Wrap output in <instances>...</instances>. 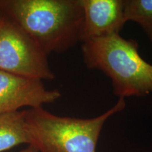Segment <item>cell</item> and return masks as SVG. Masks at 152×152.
I'll list each match as a JSON object with an SVG mask.
<instances>
[{"mask_svg":"<svg viewBox=\"0 0 152 152\" xmlns=\"http://www.w3.org/2000/svg\"><path fill=\"white\" fill-rule=\"evenodd\" d=\"M58 90H48L42 81L0 71V115L24 107H42L61 98Z\"/></svg>","mask_w":152,"mask_h":152,"instance_id":"obj_5","label":"cell"},{"mask_svg":"<svg viewBox=\"0 0 152 152\" xmlns=\"http://www.w3.org/2000/svg\"><path fill=\"white\" fill-rule=\"evenodd\" d=\"M19 152H39V151H38V150L36 149L35 147H34L33 146L28 145V147L27 148L21 150V151H20Z\"/></svg>","mask_w":152,"mask_h":152,"instance_id":"obj_9","label":"cell"},{"mask_svg":"<svg viewBox=\"0 0 152 152\" xmlns=\"http://www.w3.org/2000/svg\"><path fill=\"white\" fill-rule=\"evenodd\" d=\"M81 44L85 66L109 77L114 94L125 99L152 94V64L140 54L135 40L115 34Z\"/></svg>","mask_w":152,"mask_h":152,"instance_id":"obj_2","label":"cell"},{"mask_svg":"<svg viewBox=\"0 0 152 152\" xmlns=\"http://www.w3.org/2000/svg\"><path fill=\"white\" fill-rule=\"evenodd\" d=\"M125 16L142 28L152 45V0H125Z\"/></svg>","mask_w":152,"mask_h":152,"instance_id":"obj_8","label":"cell"},{"mask_svg":"<svg viewBox=\"0 0 152 152\" xmlns=\"http://www.w3.org/2000/svg\"><path fill=\"white\" fill-rule=\"evenodd\" d=\"M47 56L26 32L0 12V71L50 80L55 75Z\"/></svg>","mask_w":152,"mask_h":152,"instance_id":"obj_4","label":"cell"},{"mask_svg":"<svg viewBox=\"0 0 152 152\" xmlns=\"http://www.w3.org/2000/svg\"><path fill=\"white\" fill-rule=\"evenodd\" d=\"M126 106L119 98L113 107L92 118H77L55 115L43 107L26 110L30 145L39 152H96L106 121Z\"/></svg>","mask_w":152,"mask_h":152,"instance_id":"obj_3","label":"cell"},{"mask_svg":"<svg viewBox=\"0 0 152 152\" xmlns=\"http://www.w3.org/2000/svg\"><path fill=\"white\" fill-rule=\"evenodd\" d=\"M31 143L26 122V110L0 115V152Z\"/></svg>","mask_w":152,"mask_h":152,"instance_id":"obj_7","label":"cell"},{"mask_svg":"<svg viewBox=\"0 0 152 152\" xmlns=\"http://www.w3.org/2000/svg\"><path fill=\"white\" fill-rule=\"evenodd\" d=\"M83 12L81 43L120 34L125 23V0H80Z\"/></svg>","mask_w":152,"mask_h":152,"instance_id":"obj_6","label":"cell"},{"mask_svg":"<svg viewBox=\"0 0 152 152\" xmlns=\"http://www.w3.org/2000/svg\"><path fill=\"white\" fill-rule=\"evenodd\" d=\"M0 12L47 56L66 52L81 42L83 12L80 0H0Z\"/></svg>","mask_w":152,"mask_h":152,"instance_id":"obj_1","label":"cell"}]
</instances>
